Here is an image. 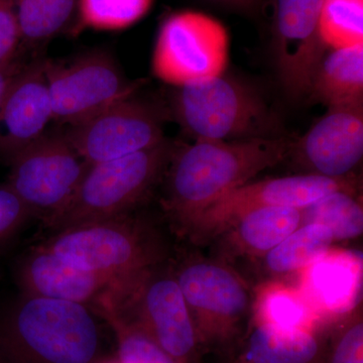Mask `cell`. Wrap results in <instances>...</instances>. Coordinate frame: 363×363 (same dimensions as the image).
I'll list each match as a JSON object with an SVG mask.
<instances>
[{"mask_svg": "<svg viewBox=\"0 0 363 363\" xmlns=\"http://www.w3.org/2000/svg\"><path fill=\"white\" fill-rule=\"evenodd\" d=\"M286 136L217 142L175 149L166 169L164 211L180 233L191 219L234 189L288 157Z\"/></svg>", "mask_w": 363, "mask_h": 363, "instance_id": "1", "label": "cell"}, {"mask_svg": "<svg viewBox=\"0 0 363 363\" xmlns=\"http://www.w3.org/2000/svg\"><path fill=\"white\" fill-rule=\"evenodd\" d=\"M0 352L14 363H99L101 333L89 306L21 293L0 313Z\"/></svg>", "mask_w": 363, "mask_h": 363, "instance_id": "2", "label": "cell"}, {"mask_svg": "<svg viewBox=\"0 0 363 363\" xmlns=\"http://www.w3.org/2000/svg\"><path fill=\"white\" fill-rule=\"evenodd\" d=\"M172 114L195 140L279 138V121L266 100L243 81L222 75L177 87Z\"/></svg>", "mask_w": 363, "mask_h": 363, "instance_id": "3", "label": "cell"}, {"mask_svg": "<svg viewBox=\"0 0 363 363\" xmlns=\"http://www.w3.org/2000/svg\"><path fill=\"white\" fill-rule=\"evenodd\" d=\"M173 150L164 140L130 156L90 164L71 199L45 225L58 233L130 213L164 175Z\"/></svg>", "mask_w": 363, "mask_h": 363, "instance_id": "4", "label": "cell"}, {"mask_svg": "<svg viewBox=\"0 0 363 363\" xmlns=\"http://www.w3.org/2000/svg\"><path fill=\"white\" fill-rule=\"evenodd\" d=\"M42 247L72 266L118 279L160 266L166 255L156 229L130 213L58 231Z\"/></svg>", "mask_w": 363, "mask_h": 363, "instance_id": "5", "label": "cell"}, {"mask_svg": "<svg viewBox=\"0 0 363 363\" xmlns=\"http://www.w3.org/2000/svg\"><path fill=\"white\" fill-rule=\"evenodd\" d=\"M204 347H230L252 320L253 294L233 267L218 260H187L175 272Z\"/></svg>", "mask_w": 363, "mask_h": 363, "instance_id": "6", "label": "cell"}, {"mask_svg": "<svg viewBox=\"0 0 363 363\" xmlns=\"http://www.w3.org/2000/svg\"><path fill=\"white\" fill-rule=\"evenodd\" d=\"M159 267L123 279L105 297L177 362L190 363L199 346L194 323L175 274Z\"/></svg>", "mask_w": 363, "mask_h": 363, "instance_id": "7", "label": "cell"}, {"mask_svg": "<svg viewBox=\"0 0 363 363\" xmlns=\"http://www.w3.org/2000/svg\"><path fill=\"white\" fill-rule=\"evenodd\" d=\"M229 35L218 21L197 11H180L162 23L152 72L164 83L180 86L218 77L229 61Z\"/></svg>", "mask_w": 363, "mask_h": 363, "instance_id": "8", "label": "cell"}, {"mask_svg": "<svg viewBox=\"0 0 363 363\" xmlns=\"http://www.w3.org/2000/svg\"><path fill=\"white\" fill-rule=\"evenodd\" d=\"M341 190L358 191L357 179L301 174L248 182L205 208L191 219L181 233L196 242H203L220 235L240 215L250 210L264 207L303 209Z\"/></svg>", "mask_w": 363, "mask_h": 363, "instance_id": "9", "label": "cell"}, {"mask_svg": "<svg viewBox=\"0 0 363 363\" xmlns=\"http://www.w3.org/2000/svg\"><path fill=\"white\" fill-rule=\"evenodd\" d=\"M9 166L7 184L33 217L45 221L71 199L90 164L72 147L64 131H45Z\"/></svg>", "mask_w": 363, "mask_h": 363, "instance_id": "10", "label": "cell"}, {"mask_svg": "<svg viewBox=\"0 0 363 363\" xmlns=\"http://www.w3.org/2000/svg\"><path fill=\"white\" fill-rule=\"evenodd\" d=\"M52 121L83 123L114 102L135 94L138 85L124 77L107 52H87L67 63L45 61Z\"/></svg>", "mask_w": 363, "mask_h": 363, "instance_id": "11", "label": "cell"}, {"mask_svg": "<svg viewBox=\"0 0 363 363\" xmlns=\"http://www.w3.org/2000/svg\"><path fill=\"white\" fill-rule=\"evenodd\" d=\"M162 123L161 109L133 94L64 133L79 156L92 164L130 156L164 142Z\"/></svg>", "mask_w": 363, "mask_h": 363, "instance_id": "12", "label": "cell"}, {"mask_svg": "<svg viewBox=\"0 0 363 363\" xmlns=\"http://www.w3.org/2000/svg\"><path fill=\"white\" fill-rule=\"evenodd\" d=\"M324 0H277L274 58L279 82L294 99L310 95L326 52L318 23Z\"/></svg>", "mask_w": 363, "mask_h": 363, "instance_id": "13", "label": "cell"}, {"mask_svg": "<svg viewBox=\"0 0 363 363\" xmlns=\"http://www.w3.org/2000/svg\"><path fill=\"white\" fill-rule=\"evenodd\" d=\"M288 157L305 174L351 176L363 157V105L328 108L302 138L292 140Z\"/></svg>", "mask_w": 363, "mask_h": 363, "instance_id": "14", "label": "cell"}, {"mask_svg": "<svg viewBox=\"0 0 363 363\" xmlns=\"http://www.w3.org/2000/svg\"><path fill=\"white\" fill-rule=\"evenodd\" d=\"M52 107L45 60L23 64L0 105V159L9 162L47 131Z\"/></svg>", "mask_w": 363, "mask_h": 363, "instance_id": "15", "label": "cell"}, {"mask_svg": "<svg viewBox=\"0 0 363 363\" xmlns=\"http://www.w3.org/2000/svg\"><path fill=\"white\" fill-rule=\"evenodd\" d=\"M16 279L21 293L26 295L68 301L89 307L125 279L72 266L42 245L30 250L21 260Z\"/></svg>", "mask_w": 363, "mask_h": 363, "instance_id": "16", "label": "cell"}, {"mask_svg": "<svg viewBox=\"0 0 363 363\" xmlns=\"http://www.w3.org/2000/svg\"><path fill=\"white\" fill-rule=\"evenodd\" d=\"M301 272L300 291L318 316L346 315L357 307L362 277L357 255L329 250Z\"/></svg>", "mask_w": 363, "mask_h": 363, "instance_id": "17", "label": "cell"}, {"mask_svg": "<svg viewBox=\"0 0 363 363\" xmlns=\"http://www.w3.org/2000/svg\"><path fill=\"white\" fill-rule=\"evenodd\" d=\"M235 363H324L326 348L314 330L250 322Z\"/></svg>", "mask_w": 363, "mask_h": 363, "instance_id": "18", "label": "cell"}, {"mask_svg": "<svg viewBox=\"0 0 363 363\" xmlns=\"http://www.w3.org/2000/svg\"><path fill=\"white\" fill-rule=\"evenodd\" d=\"M302 224V209L264 207L240 215L224 235L236 253L262 257Z\"/></svg>", "mask_w": 363, "mask_h": 363, "instance_id": "19", "label": "cell"}, {"mask_svg": "<svg viewBox=\"0 0 363 363\" xmlns=\"http://www.w3.org/2000/svg\"><path fill=\"white\" fill-rule=\"evenodd\" d=\"M310 95L328 108L363 105V45L333 50L325 56Z\"/></svg>", "mask_w": 363, "mask_h": 363, "instance_id": "20", "label": "cell"}, {"mask_svg": "<svg viewBox=\"0 0 363 363\" xmlns=\"http://www.w3.org/2000/svg\"><path fill=\"white\" fill-rule=\"evenodd\" d=\"M319 318L303 293L285 284L269 283L253 294L252 322L255 323L314 330Z\"/></svg>", "mask_w": 363, "mask_h": 363, "instance_id": "21", "label": "cell"}, {"mask_svg": "<svg viewBox=\"0 0 363 363\" xmlns=\"http://www.w3.org/2000/svg\"><path fill=\"white\" fill-rule=\"evenodd\" d=\"M334 236L321 224H302L264 255L267 271L289 274L303 271L330 250Z\"/></svg>", "mask_w": 363, "mask_h": 363, "instance_id": "22", "label": "cell"}, {"mask_svg": "<svg viewBox=\"0 0 363 363\" xmlns=\"http://www.w3.org/2000/svg\"><path fill=\"white\" fill-rule=\"evenodd\" d=\"M357 192L337 191L303 208L302 224L328 227L335 240L359 238L363 233V208Z\"/></svg>", "mask_w": 363, "mask_h": 363, "instance_id": "23", "label": "cell"}, {"mask_svg": "<svg viewBox=\"0 0 363 363\" xmlns=\"http://www.w3.org/2000/svg\"><path fill=\"white\" fill-rule=\"evenodd\" d=\"M77 6L78 0H16L21 44L35 47L56 37Z\"/></svg>", "mask_w": 363, "mask_h": 363, "instance_id": "24", "label": "cell"}, {"mask_svg": "<svg viewBox=\"0 0 363 363\" xmlns=\"http://www.w3.org/2000/svg\"><path fill=\"white\" fill-rule=\"evenodd\" d=\"M91 309L104 317L116 333L121 363H178L149 334L116 311L105 295Z\"/></svg>", "mask_w": 363, "mask_h": 363, "instance_id": "25", "label": "cell"}, {"mask_svg": "<svg viewBox=\"0 0 363 363\" xmlns=\"http://www.w3.org/2000/svg\"><path fill=\"white\" fill-rule=\"evenodd\" d=\"M318 30L326 48L363 45V0H324Z\"/></svg>", "mask_w": 363, "mask_h": 363, "instance_id": "26", "label": "cell"}, {"mask_svg": "<svg viewBox=\"0 0 363 363\" xmlns=\"http://www.w3.org/2000/svg\"><path fill=\"white\" fill-rule=\"evenodd\" d=\"M152 0H78L84 26L100 30L128 28L149 13Z\"/></svg>", "mask_w": 363, "mask_h": 363, "instance_id": "27", "label": "cell"}, {"mask_svg": "<svg viewBox=\"0 0 363 363\" xmlns=\"http://www.w3.org/2000/svg\"><path fill=\"white\" fill-rule=\"evenodd\" d=\"M324 363H363L362 308H354L332 334Z\"/></svg>", "mask_w": 363, "mask_h": 363, "instance_id": "28", "label": "cell"}, {"mask_svg": "<svg viewBox=\"0 0 363 363\" xmlns=\"http://www.w3.org/2000/svg\"><path fill=\"white\" fill-rule=\"evenodd\" d=\"M33 215L9 184L0 185V252Z\"/></svg>", "mask_w": 363, "mask_h": 363, "instance_id": "29", "label": "cell"}, {"mask_svg": "<svg viewBox=\"0 0 363 363\" xmlns=\"http://www.w3.org/2000/svg\"><path fill=\"white\" fill-rule=\"evenodd\" d=\"M21 45L16 0H0V66L16 59Z\"/></svg>", "mask_w": 363, "mask_h": 363, "instance_id": "30", "label": "cell"}, {"mask_svg": "<svg viewBox=\"0 0 363 363\" xmlns=\"http://www.w3.org/2000/svg\"><path fill=\"white\" fill-rule=\"evenodd\" d=\"M23 66V64H21L18 59L0 66V105L11 80Z\"/></svg>", "mask_w": 363, "mask_h": 363, "instance_id": "31", "label": "cell"}, {"mask_svg": "<svg viewBox=\"0 0 363 363\" xmlns=\"http://www.w3.org/2000/svg\"><path fill=\"white\" fill-rule=\"evenodd\" d=\"M213 1L238 11H252L257 6L259 0H213Z\"/></svg>", "mask_w": 363, "mask_h": 363, "instance_id": "32", "label": "cell"}, {"mask_svg": "<svg viewBox=\"0 0 363 363\" xmlns=\"http://www.w3.org/2000/svg\"><path fill=\"white\" fill-rule=\"evenodd\" d=\"M0 363H14L13 362H11L9 358H7L6 355L2 354L1 352H0Z\"/></svg>", "mask_w": 363, "mask_h": 363, "instance_id": "33", "label": "cell"}, {"mask_svg": "<svg viewBox=\"0 0 363 363\" xmlns=\"http://www.w3.org/2000/svg\"><path fill=\"white\" fill-rule=\"evenodd\" d=\"M112 363H121V362H112Z\"/></svg>", "mask_w": 363, "mask_h": 363, "instance_id": "34", "label": "cell"}]
</instances>
